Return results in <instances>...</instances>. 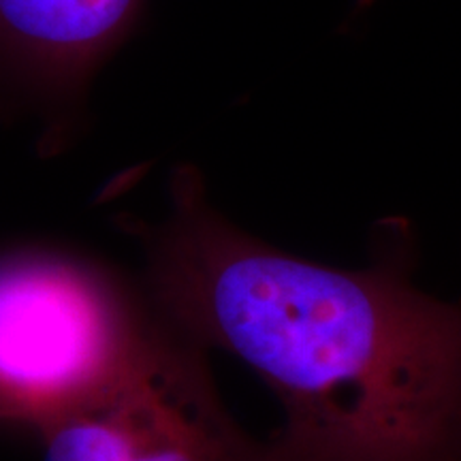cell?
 Wrapping results in <instances>:
<instances>
[{
	"mask_svg": "<svg viewBox=\"0 0 461 461\" xmlns=\"http://www.w3.org/2000/svg\"><path fill=\"white\" fill-rule=\"evenodd\" d=\"M126 227L149 308L246 363L316 459L461 461V299L419 285L411 218H380L366 263L338 267L235 224L177 165L165 216Z\"/></svg>",
	"mask_w": 461,
	"mask_h": 461,
	"instance_id": "6da1fadb",
	"label": "cell"
},
{
	"mask_svg": "<svg viewBox=\"0 0 461 461\" xmlns=\"http://www.w3.org/2000/svg\"><path fill=\"white\" fill-rule=\"evenodd\" d=\"M154 312L101 263L54 248L0 252V423L39 436L122 376Z\"/></svg>",
	"mask_w": 461,
	"mask_h": 461,
	"instance_id": "7a4b0ae2",
	"label": "cell"
},
{
	"mask_svg": "<svg viewBox=\"0 0 461 461\" xmlns=\"http://www.w3.org/2000/svg\"><path fill=\"white\" fill-rule=\"evenodd\" d=\"M37 438L43 461H319L282 425L248 431L218 391L210 350L157 312L122 376Z\"/></svg>",
	"mask_w": 461,
	"mask_h": 461,
	"instance_id": "3957f363",
	"label": "cell"
},
{
	"mask_svg": "<svg viewBox=\"0 0 461 461\" xmlns=\"http://www.w3.org/2000/svg\"><path fill=\"white\" fill-rule=\"evenodd\" d=\"M146 0H0V84L54 129L82 105L99 68L124 43Z\"/></svg>",
	"mask_w": 461,
	"mask_h": 461,
	"instance_id": "277c9868",
	"label": "cell"
}]
</instances>
